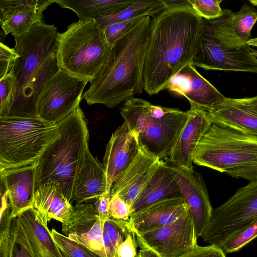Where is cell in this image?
I'll return each mask as SVG.
<instances>
[{"mask_svg":"<svg viewBox=\"0 0 257 257\" xmlns=\"http://www.w3.org/2000/svg\"><path fill=\"white\" fill-rule=\"evenodd\" d=\"M204 29V20L192 8L165 9L152 18L143 71L144 89L154 95L183 68L192 64Z\"/></svg>","mask_w":257,"mask_h":257,"instance_id":"1","label":"cell"},{"mask_svg":"<svg viewBox=\"0 0 257 257\" xmlns=\"http://www.w3.org/2000/svg\"><path fill=\"white\" fill-rule=\"evenodd\" d=\"M151 22L149 16L141 18L113 45L107 63L82 95L88 104L113 108L143 92Z\"/></svg>","mask_w":257,"mask_h":257,"instance_id":"2","label":"cell"},{"mask_svg":"<svg viewBox=\"0 0 257 257\" xmlns=\"http://www.w3.org/2000/svg\"><path fill=\"white\" fill-rule=\"evenodd\" d=\"M57 124L59 136L37 164L36 188L46 182H58L71 203L75 176L89 147V131L80 105Z\"/></svg>","mask_w":257,"mask_h":257,"instance_id":"3","label":"cell"},{"mask_svg":"<svg viewBox=\"0 0 257 257\" xmlns=\"http://www.w3.org/2000/svg\"><path fill=\"white\" fill-rule=\"evenodd\" d=\"M112 48L95 20L79 21L59 33L57 64L68 74L90 82L107 63Z\"/></svg>","mask_w":257,"mask_h":257,"instance_id":"4","label":"cell"},{"mask_svg":"<svg viewBox=\"0 0 257 257\" xmlns=\"http://www.w3.org/2000/svg\"><path fill=\"white\" fill-rule=\"evenodd\" d=\"M232 14L223 9L220 17L204 20L203 32L192 65L206 70L257 73V58L234 33Z\"/></svg>","mask_w":257,"mask_h":257,"instance_id":"5","label":"cell"},{"mask_svg":"<svg viewBox=\"0 0 257 257\" xmlns=\"http://www.w3.org/2000/svg\"><path fill=\"white\" fill-rule=\"evenodd\" d=\"M59 136L57 124L38 117L0 116V172L37 164Z\"/></svg>","mask_w":257,"mask_h":257,"instance_id":"6","label":"cell"},{"mask_svg":"<svg viewBox=\"0 0 257 257\" xmlns=\"http://www.w3.org/2000/svg\"><path fill=\"white\" fill-rule=\"evenodd\" d=\"M119 111L137 133L142 147L161 160L168 156L189 114L188 111L134 97L124 101Z\"/></svg>","mask_w":257,"mask_h":257,"instance_id":"7","label":"cell"},{"mask_svg":"<svg viewBox=\"0 0 257 257\" xmlns=\"http://www.w3.org/2000/svg\"><path fill=\"white\" fill-rule=\"evenodd\" d=\"M257 161V136L212 123L193 155V162L217 171Z\"/></svg>","mask_w":257,"mask_h":257,"instance_id":"8","label":"cell"},{"mask_svg":"<svg viewBox=\"0 0 257 257\" xmlns=\"http://www.w3.org/2000/svg\"><path fill=\"white\" fill-rule=\"evenodd\" d=\"M257 219V180L238 188L226 201L213 209L203 240L218 247Z\"/></svg>","mask_w":257,"mask_h":257,"instance_id":"9","label":"cell"},{"mask_svg":"<svg viewBox=\"0 0 257 257\" xmlns=\"http://www.w3.org/2000/svg\"><path fill=\"white\" fill-rule=\"evenodd\" d=\"M88 82L60 69L47 82L38 98L37 116L57 124L80 105Z\"/></svg>","mask_w":257,"mask_h":257,"instance_id":"10","label":"cell"},{"mask_svg":"<svg viewBox=\"0 0 257 257\" xmlns=\"http://www.w3.org/2000/svg\"><path fill=\"white\" fill-rule=\"evenodd\" d=\"M134 233L137 240L161 257H179L198 245V237L189 212L168 225Z\"/></svg>","mask_w":257,"mask_h":257,"instance_id":"11","label":"cell"},{"mask_svg":"<svg viewBox=\"0 0 257 257\" xmlns=\"http://www.w3.org/2000/svg\"><path fill=\"white\" fill-rule=\"evenodd\" d=\"M168 166L180 188L197 236L201 237L209 223L213 209L202 177L194 170L171 164Z\"/></svg>","mask_w":257,"mask_h":257,"instance_id":"12","label":"cell"},{"mask_svg":"<svg viewBox=\"0 0 257 257\" xmlns=\"http://www.w3.org/2000/svg\"><path fill=\"white\" fill-rule=\"evenodd\" d=\"M188 111V116L167 157L172 165L193 171V155L212 121L208 111L202 108L191 106Z\"/></svg>","mask_w":257,"mask_h":257,"instance_id":"13","label":"cell"},{"mask_svg":"<svg viewBox=\"0 0 257 257\" xmlns=\"http://www.w3.org/2000/svg\"><path fill=\"white\" fill-rule=\"evenodd\" d=\"M141 147L137 133L125 121L112 134L103 159L107 194H110L113 182L131 164Z\"/></svg>","mask_w":257,"mask_h":257,"instance_id":"14","label":"cell"},{"mask_svg":"<svg viewBox=\"0 0 257 257\" xmlns=\"http://www.w3.org/2000/svg\"><path fill=\"white\" fill-rule=\"evenodd\" d=\"M166 89L186 97L191 106L208 111L226 98L192 64L186 65L174 76Z\"/></svg>","mask_w":257,"mask_h":257,"instance_id":"15","label":"cell"},{"mask_svg":"<svg viewBox=\"0 0 257 257\" xmlns=\"http://www.w3.org/2000/svg\"><path fill=\"white\" fill-rule=\"evenodd\" d=\"M161 161L141 147L131 164L113 182L111 196L117 195L132 207Z\"/></svg>","mask_w":257,"mask_h":257,"instance_id":"16","label":"cell"},{"mask_svg":"<svg viewBox=\"0 0 257 257\" xmlns=\"http://www.w3.org/2000/svg\"><path fill=\"white\" fill-rule=\"evenodd\" d=\"M37 164L0 172L1 184L8 195L13 219L33 208Z\"/></svg>","mask_w":257,"mask_h":257,"instance_id":"17","label":"cell"},{"mask_svg":"<svg viewBox=\"0 0 257 257\" xmlns=\"http://www.w3.org/2000/svg\"><path fill=\"white\" fill-rule=\"evenodd\" d=\"M107 193V180L103 163L92 156L89 147L76 173L71 201L81 204Z\"/></svg>","mask_w":257,"mask_h":257,"instance_id":"18","label":"cell"},{"mask_svg":"<svg viewBox=\"0 0 257 257\" xmlns=\"http://www.w3.org/2000/svg\"><path fill=\"white\" fill-rule=\"evenodd\" d=\"M187 212L182 197L162 200L134 212L129 228L135 233H143L171 224Z\"/></svg>","mask_w":257,"mask_h":257,"instance_id":"19","label":"cell"},{"mask_svg":"<svg viewBox=\"0 0 257 257\" xmlns=\"http://www.w3.org/2000/svg\"><path fill=\"white\" fill-rule=\"evenodd\" d=\"M208 113L213 123L257 136V114L245 108L237 98L226 97Z\"/></svg>","mask_w":257,"mask_h":257,"instance_id":"20","label":"cell"},{"mask_svg":"<svg viewBox=\"0 0 257 257\" xmlns=\"http://www.w3.org/2000/svg\"><path fill=\"white\" fill-rule=\"evenodd\" d=\"M178 197H182L180 188L168 164L162 160L132 210L134 213L159 201Z\"/></svg>","mask_w":257,"mask_h":257,"instance_id":"21","label":"cell"},{"mask_svg":"<svg viewBox=\"0 0 257 257\" xmlns=\"http://www.w3.org/2000/svg\"><path fill=\"white\" fill-rule=\"evenodd\" d=\"M33 208L42 220L47 224L52 219L63 223L69 216L72 206L64 195L60 184L50 181L36 189Z\"/></svg>","mask_w":257,"mask_h":257,"instance_id":"22","label":"cell"},{"mask_svg":"<svg viewBox=\"0 0 257 257\" xmlns=\"http://www.w3.org/2000/svg\"><path fill=\"white\" fill-rule=\"evenodd\" d=\"M37 257H62L47 224L34 208L17 217Z\"/></svg>","mask_w":257,"mask_h":257,"instance_id":"23","label":"cell"},{"mask_svg":"<svg viewBox=\"0 0 257 257\" xmlns=\"http://www.w3.org/2000/svg\"><path fill=\"white\" fill-rule=\"evenodd\" d=\"M136 0H55L61 8L73 11L79 21L96 20L120 11Z\"/></svg>","mask_w":257,"mask_h":257,"instance_id":"24","label":"cell"},{"mask_svg":"<svg viewBox=\"0 0 257 257\" xmlns=\"http://www.w3.org/2000/svg\"><path fill=\"white\" fill-rule=\"evenodd\" d=\"M166 9L163 0H139L125 9L98 18L95 21L103 29L114 23L138 18H154Z\"/></svg>","mask_w":257,"mask_h":257,"instance_id":"25","label":"cell"},{"mask_svg":"<svg viewBox=\"0 0 257 257\" xmlns=\"http://www.w3.org/2000/svg\"><path fill=\"white\" fill-rule=\"evenodd\" d=\"M98 218L96 209L91 204H75L62 223V231L67 236L82 234L90 230Z\"/></svg>","mask_w":257,"mask_h":257,"instance_id":"26","label":"cell"},{"mask_svg":"<svg viewBox=\"0 0 257 257\" xmlns=\"http://www.w3.org/2000/svg\"><path fill=\"white\" fill-rule=\"evenodd\" d=\"M47 8L45 7L18 13L1 23V27L6 35L11 34L14 37L26 33L34 24L42 21L43 12Z\"/></svg>","mask_w":257,"mask_h":257,"instance_id":"27","label":"cell"},{"mask_svg":"<svg viewBox=\"0 0 257 257\" xmlns=\"http://www.w3.org/2000/svg\"><path fill=\"white\" fill-rule=\"evenodd\" d=\"M257 21V10L247 5H243L240 10L233 13L232 26L235 34L247 42L250 38V32Z\"/></svg>","mask_w":257,"mask_h":257,"instance_id":"28","label":"cell"},{"mask_svg":"<svg viewBox=\"0 0 257 257\" xmlns=\"http://www.w3.org/2000/svg\"><path fill=\"white\" fill-rule=\"evenodd\" d=\"M104 223L98 218L88 232L80 235L67 236L81 243L100 257H106L103 235Z\"/></svg>","mask_w":257,"mask_h":257,"instance_id":"29","label":"cell"},{"mask_svg":"<svg viewBox=\"0 0 257 257\" xmlns=\"http://www.w3.org/2000/svg\"><path fill=\"white\" fill-rule=\"evenodd\" d=\"M55 0H0V22L22 12L48 7Z\"/></svg>","mask_w":257,"mask_h":257,"instance_id":"30","label":"cell"},{"mask_svg":"<svg viewBox=\"0 0 257 257\" xmlns=\"http://www.w3.org/2000/svg\"><path fill=\"white\" fill-rule=\"evenodd\" d=\"M51 232L62 257H100L81 243L55 229H53Z\"/></svg>","mask_w":257,"mask_h":257,"instance_id":"31","label":"cell"},{"mask_svg":"<svg viewBox=\"0 0 257 257\" xmlns=\"http://www.w3.org/2000/svg\"><path fill=\"white\" fill-rule=\"evenodd\" d=\"M11 257H37L17 217L12 220Z\"/></svg>","mask_w":257,"mask_h":257,"instance_id":"32","label":"cell"},{"mask_svg":"<svg viewBox=\"0 0 257 257\" xmlns=\"http://www.w3.org/2000/svg\"><path fill=\"white\" fill-rule=\"evenodd\" d=\"M257 237V219L227 239L220 248L225 254L237 251Z\"/></svg>","mask_w":257,"mask_h":257,"instance_id":"33","label":"cell"},{"mask_svg":"<svg viewBox=\"0 0 257 257\" xmlns=\"http://www.w3.org/2000/svg\"><path fill=\"white\" fill-rule=\"evenodd\" d=\"M12 211L8 207L1 211L0 257H11Z\"/></svg>","mask_w":257,"mask_h":257,"instance_id":"34","label":"cell"},{"mask_svg":"<svg viewBox=\"0 0 257 257\" xmlns=\"http://www.w3.org/2000/svg\"><path fill=\"white\" fill-rule=\"evenodd\" d=\"M222 0H189L192 8L202 18L211 20L222 16Z\"/></svg>","mask_w":257,"mask_h":257,"instance_id":"35","label":"cell"},{"mask_svg":"<svg viewBox=\"0 0 257 257\" xmlns=\"http://www.w3.org/2000/svg\"><path fill=\"white\" fill-rule=\"evenodd\" d=\"M15 96L14 82L12 76L8 74L0 79V116L8 115Z\"/></svg>","mask_w":257,"mask_h":257,"instance_id":"36","label":"cell"},{"mask_svg":"<svg viewBox=\"0 0 257 257\" xmlns=\"http://www.w3.org/2000/svg\"><path fill=\"white\" fill-rule=\"evenodd\" d=\"M141 18H142L123 21L109 25L103 28L106 39L109 43L113 46L115 42L126 33Z\"/></svg>","mask_w":257,"mask_h":257,"instance_id":"37","label":"cell"},{"mask_svg":"<svg viewBox=\"0 0 257 257\" xmlns=\"http://www.w3.org/2000/svg\"><path fill=\"white\" fill-rule=\"evenodd\" d=\"M109 206L110 218L128 221L133 213L132 208L117 195L111 196Z\"/></svg>","mask_w":257,"mask_h":257,"instance_id":"38","label":"cell"},{"mask_svg":"<svg viewBox=\"0 0 257 257\" xmlns=\"http://www.w3.org/2000/svg\"><path fill=\"white\" fill-rule=\"evenodd\" d=\"M19 57L14 48L0 43V79L10 72L15 61Z\"/></svg>","mask_w":257,"mask_h":257,"instance_id":"39","label":"cell"},{"mask_svg":"<svg viewBox=\"0 0 257 257\" xmlns=\"http://www.w3.org/2000/svg\"><path fill=\"white\" fill-rule=\"evenodd\" d=\"M179 257H226L221 249L214 245L201 246L198 245Z\"/></svg>","mask_w":257,"mask_h":257,"instance_id":"40","label":"cell"},{"mask_svg":"<svg viewBox=\"0 0 257 257\" xmlns=\"http://www.w3.org/2000/svg\"><path fill=\"white\" fill-rule=\"evenodd\" d=\"M226 174L234 178H241L249 181H256L257 161L230 169Z\"/></svg>","mask_w":257,"mask_h":257,"instance_id":"41","label":"cell"},{"mask_svg":"<svg viewBox=\"0 0 257 257\" xmlns=\"http://www.w3.org/2000/svg\"><path fill=\"white\" fill-rule=\"evenodd\" d=\"M137 245L135 234L131 232L119 245L117 249L118 257H137Z\"/></svg>","mask_w":257,"mask_h":257,"instance_id":"42","label":"cell"},{"mask_svg":"<svg viewBox=\"0 0 257 257\" xmlns=\"http://www.w3.org/2000/svg\"><path fill=\"white\" fill-rule=\"evenodd\" d=\"M111 197L110 194H105L97 198L94 203L98 218L103 223L110 218L109 206Z\"/></svg>","mask_w":257,"mask_h":257,"instance_id":"43","label":"cell"},{"mask_svg":"<svg viewBox=\"0 0 257 257\" xmlns=\"http://www.w3.org/2000/svg\"><path fill=\"white\" fill-rule=\"evenodd\" d=\"M166 9L192 8L189 0H163Z\"/></svg>","mask_w":257,"mask_h":257,"instance_id":"44","label":"cell"},{"mask_svg":"<svg viewBox=\"0 0 257 257\" xmlns=\"http://www.w3.org/2000/svg\"><path fill=\"white\" fill-rule=\"evenodd\" d=\"M237 99L245 108L257 114V96Z\"/></svg>","mask_w":257,"mask_h":257,"instance_id":"45","label":"cell"},{"mask_svg":"<svg viewBox=\"0 0 257 257\" xmlns=\"http://www.w3.org/2000/svg\"><path fill=\"white\" fill-rule=\"evenodd\" d=\"M138 245L140 249L138 253L139 257H161L155 251L136 239Z\"/></svg>","mask_w":257,"mask_h":257,"instance_id":"46","label":"cell"},{"mask_svg":"<svg viewBox=\"0 0 257 257\" xmlns=\"http://www.w3.org/2000/svg\"><path fill=\"white\" fill-rule=\"evenodd\" d=\"M246 43L249 46L257 47V38L250 39Z\"/></svg>","mask_w":257,"mask_h":257,"instance_id":"47","label":"cell"},{"mask_svg":"<svg viewBox=\"0 0 257 257\" xmlns=\"http://www.w3.org/2000/svg\"><path fill=\"white\" fill-rule=\"evenodd\" d=\"M249 2L253 5L257 6V0H250Z\"/></svg>","mask_w":257,"mask_h":257,"instance_id":"48","label":"cell"},{"mask_svg":"<svg viewBox=\"0 0 257 257\" xmlns=\"http://www.w3.org/2000/svg\"><path fill=\"white\" fill-rule=\"evenodd\" d=\"M251 51L252 53V54L256 57L257 58V50H253V49H251Z\"/></svg>","mask_w":257,"mask_h":257,"instance_id":"49","label":"cell"},{"mask_svg":"<svg viewBox=\"0 0 257 257\" xmlns=\"http://www.w3.org/2000/svg\"><path fill=\"white\" fill-rule=\"evenodd\" d=\"M137 257H139V256L138 255V254L137 255Z\"/></svg>","mask_w":257,"mask_h":257,"instance_id":"50","label":"cell"}]
</instances>
